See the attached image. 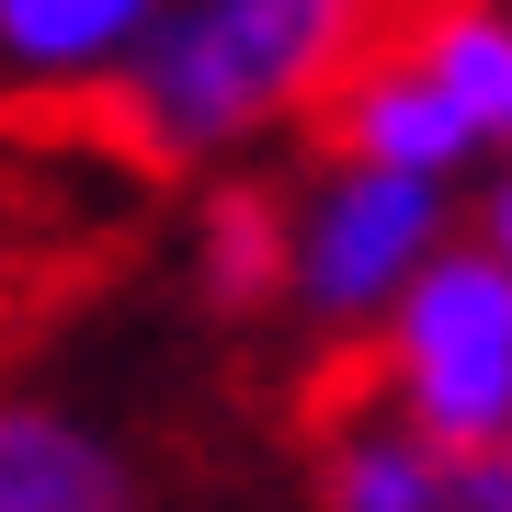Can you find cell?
<instances>
[{
    "mask_svg": "<svg viewBox=\"0 0 512 512\" xmlns=\"http://www.w3.org/2000/svg\"><path fill=\"white\" fill-rule=\"evenodd\" d=\"M387 0H160L114 69V114L148 160L217 148L330 103V80L376 46Z\"/></svg>",
    "mask_w": 512,
    "mask_h": 512,
    "instance_id": "cell-1",
    "label": "cell"
},
{
    "mask_svg": "<svg viewBox=\"0 0 512 512\" xmlns=\"http://www.w3.org/2000/svg\"><path fill=\"white\" fill-rule=\"evenodd\" d=\"M387 399H399L410 433H433L444 456L512 433V262L433 251L421 274L387 296Z\"/></svg>",
    "mask_w": 512,
    "mask_h": 512,
    "instance_id": "cell-2",
    "label": "cell"
},
{
    "mask_svg": "<svg viewBox=\"0 0 512 512\" xmlns=\"http://www.w3.org/2000/svg\"><path fill=\"white\" fill-rule=\"evenodd\" d=\"M444 251V183L387 160H330L285 217V296L319 330H376L421 262Z\"/></svg>",
    "mask_w": 512,
    "mask_h": 512,
    "instance_id": "cell-3",
    "label": "cell"
},
{
    "mask_svg": "<svg viewBox=\"0 0 512 512\" xmlns=\"http://www.w3.org/2000/svg\"><path fill=\"white\" fill-rule=\"evenodd\" d=\"M330 137H342V160H387V171H456L478 160V137L456 126V103L433 92V80L410 69L399 46H387V23H376V46L353 57L342 80H330Z\"/></svg>",
    "mask_w": 512,
    "mask_h": 512,
    "instance_id": "cell-4",
    "label": "cell"
},
{
    "mask_svg": "<svg viewBox=\"0 0 512 512\" xmlns=\"http://www.w3.org/2000/svg\"><path fill=\"white\" fill-rule=\"evenodd\" d=\"M387 46L456 103L478 148H512V0H410Z\"/></svg>",
    "mask_w": 512,
    "mask_h": 512,
    "instance_id": "cell-5",
    "label": "cell"
},
{
    "mask_svg": "<svg viewBox=\"0 0 512 512\" xmlns=\"http://www.w3.org/2000/svg\"><path fill=\"white\" fill-rule=\"evenodd\" d=\"M0 512H137L126 456L57 399H0Z\"/></svg>",
    "mask_w": 512,
    "mask_h": 512,
    "instance_id": "cell-6",
    "label": "cell"
},
{
    "mask_svg": "<svg viewBox=\"0 0 512 512\" xmlns=\"http://www.w3.org/2000/svg\"><path fill=\"white\" fill-rule=\"evenodd\" d=\"M160 0H0V80L12 92H92L126 69Z\"/></svg>",
    "mask_w": 512,
    "mask_h": 512,
    "instance_id": "cell-7",
    "label": "cell"
},
{
    "mask_svg": "<svg viewBox=\"0 0 512 512\" xmlns=\"http://www.w3.org/2000/svg\"><path fill=\"white\" fill-rule=\"evenodd\" d=\"M319 490H330V512H444L456 456H444L433 433H410V421H353V433L330 444Z\"/></svg>",
    "mask_w": 512,
    "mask_h": 512,
    "instance_id": "cell-8",
    "label": "cell"
},
{
    "mask_svg": "<svg viewBox=\"0 0 512 512\" xmlns=\"http://www.w3.org/2000/svg\"><path fill=\"white\" fill-rule=\"evenodd\" d=\"M194 251H205V296L217 308H262V296H285V205L274 194H217Z\"/></svg>",
    "mask_w": 512,
    "mask_h": 512,
    "instance_id": "cell-9",
    "label": "cell"
},
{
    "mask_svg": "<svg viewBox=\"0 0 512 512\" xmlns=\"http://www.w3.org/2000/svg\"><path fill=\"white\" fill-rule=\"evenodd\" d=\"M444 512H512V433L456 456V490H444Z\"/></svg>",
    "mask_w": 512,
    "mask_h": 512,
    "instance_id": "cell-10",
    "label": "cell"
},
{
    "mask_svg": "<svg viewBox=\"0 0 512 512\" xmlns=\"http://www.w3.org/2000/svg\"><path fill=\"white\" fill-rule=\"evenodd\" d=\"M478 251H490V262H512V171L490 183V205H478Z\"/></svg>",
    "mask_w": 512,
    "mask_h": 512,
    "instance_id": "cell-11",
    "label": "cell"
}]
</instances>
